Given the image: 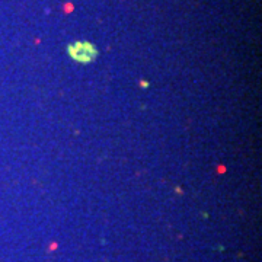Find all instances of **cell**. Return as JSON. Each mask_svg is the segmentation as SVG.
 Masks as SVG:
<instances>
[{"instance_id": "6da1fadb", "label": "cell", "mask_w": 262, "mask_h": 262, "mask_svg": "<svg viewBox=\"0 0 262 262\" xmlns=\"http://www.w3.org/2000/svg\"><path fill=\"white\" fill-rule=\"evenodd\" d=\"M67 52H69L70 58L77 63H82V64H89L92 61H95L98 57L96 47L89 41H76L73 44H69Z\"/></svg>"}]
</instances>
